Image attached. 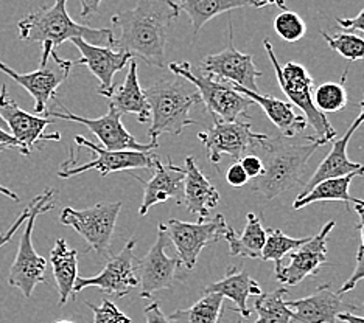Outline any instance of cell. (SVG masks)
<instances>
[{"label":"cell","mask_w":364,"mask_h":323,"mask_svg":"<svg viewBox=\"0 0 364 323\" xmlns=\"http://www.w3.org/2000/svg\"><path fill=\"white\" fill-rule=\"evenodd\" d=\"M181 14L173 0H137L134 8L112 16V25L120 31L114 36V50L139 56L153 67H165V47L168 30Z\"/></svg>","instance_id":"obj_1"},{"label":"cell","mask_w":364,"mask_h":323,"mask_svg":"<svg viewBox=\"0 0 364 323\" xmlns=\"http://www.w3.org/2000/svg\"><path fill=\"white\" fill-rule=\"evenodd\" d=\"M324 145L316 136L268 137L259 149L263 153V173L254 179L252 192L260 201L268 202L301 184L310 157Z\"/></svg>","instance_id":"obj_2"},{"label":"cell","mask_w":364,"mask_h":323,"mask_svg":"<svg viewBox=\"0 0 364 323\" xmlns=\"http://www.w3.org/2000/svg\"><path fill=\"white\" fill-rule=\"evenodd\" d=\"M18 28L23 43L50 44L53 48L72 38H82L92 44L106 40L107 45L114 40V33L109 28H90L73 22L68 13V0H55L53 5L30 13L19 21Z\"/></svg>","instance_id":"obj_3"},{"label":"cell","mask_w":364,"mask_h":323,"mask_svg":"<svg viewBox=\"0 0 364 323\" xmlns=\"http://www.w3.org/2000/svg\"><path fill=\"white\" fill-rule=\"evenodd\" d=\"M146 102L150 104L151 126L148 137L157 142L162 134L179 136L190 124L196 121L190 119V109L201 103V95L196 89L190 87L186 80H161L144 90Z\"/></svg>","instance_id":"obj_4"},{"label":"cell","mask_w":364,"mask_h":323,"mask_svg":"<svg viewBox=\"0 0 364 323\" xmlns=\"http://www.w3.org/2000/svg\"><path fill=\"white\" fill-rule=\"evenodd\" d=\"M263 45L267 48L269 61L276 70L280 89L284 90V94L289 99V103L297 106L304 112L305 119H307L310 126L316 132L318 138H321L322 142L326 143L333 142L335 137L338 136L336 131L327 120L324 112H321L313 103V78L310 77L309 70L305 69L304 65L294 61L287 62L282 67V65L279 64L274 48H272V44L268 39L263 40Z\"/></svg>","instance_id":"obj_5"},{"label":"cell","mask_w":364,"mask_h":323,"mask_svg":"<svg viewBox=\"0 0 364 323\" xmlns=\"http://www.w3.org/2000/svg\"><path fill=\"white\" fill-rule=\"evenodd\" d=\"M53 195V190L47 188L43 195L36 196L35 207H33L30 217L26 221V229L22 231L18 253H16L14 263L10 269V275H8V283H10V286L19 289L26 298H30L33 295V291H35L38 285L46 283L47 260L44 256H41L35 251V247H33V229H35L39 214L55 209Z\"/></svg>","instance_id":"obj_6"},{"label":"cell","mask_w":364,"mask_h":323,"mask_svg":"<svg viewBox=\"0 0 364 323\" xmlns=\"http://www.w3.org/2000/svg\"><path fill=\"white\" fill-rule=\"evenodd\" d=\"M168 69L196 87L201 95V102L213 119L232 121L240 117H246L247 109L254 104L252 99L237 92L230 82L223 84L209 75L195 73L190 62H170Z\"/></svg>","instance_id":"obj_7"},{"label":"cell","mask_w":364,"mask_h":323,"mask_svg":"<svg viewBox=\"0 0 364 323\" xmlns=\"http://www.w3.org/2000/svg\"><path fill=\"white\" fill-rule=\"evenodd\" d=\"M200 142L205 146L210 163L217 165L223 155H230L234 160H240L247 151H259L267 142L268 136L252 131L250 121L240 119L226 121L213 119V126L198 134Z\"/></svg>","instance_id":"obj_8"},{"label":"cell","mask_w":364,"mask_h":323,"mask_svg":"<svg viewBox=\"0 0 364 323\" xmlns=\"http://www.w3.org/2000/svg\"><path fill=\"white\" fill-rule=\"evenodd\" d=\"M161 224L176 248L181 264H184V268L188 270L196 266L198 256L203 248L218 243L228 229V222L223 214H217L212 219L200 218L198 222L170 219Z\"/></svg>","instance_id":"obj_9"},{"label":"cell","mask_w":364,"mask_h":323,"mask_svg":"<svg viewBox=\"0 0 364 323\" xmlns=\"http://www.w3.org/2000/svg\"><path fill=\"white\" fill-rule=\"evenodd\" d=\"M75 143L78 146L87 148L89 151L95 154V159L89 160L86 163L77 165L75 151H70V157L64 160L58 176L61 179H70L73 176H78L90 170H95L100 173V176H107V174L115 171H128V170H137V168H153L157 155L151 154V151H111L103 146H98L90 140L85 138L82 136L75 137Z\"/></svg>","instance_id":"obj_10"},{"label":"cell","mask_w":364,"mask_h":323,"mask_svg":"<svg viewBox=\"0 0 364 323\" xmlns=\"http://www.w3.org/2000/svg\"><path fill=\"white\" fill-rule=\"evenodd\" d=\"M122 202H103L85 210L65 207L60 214V221L63 226L72 227L85 238L90 251L105 255L111 246Z\"/></svg>","instance_id":"obj_11"},{"label":"cell","mask_w":364,"mask_h":323,"mask_svg":"<svg viewBox=\"0 0 364 323\" xmlns=\"http://www.w3.org/2000/svg\"><path fill=\"white\" fill-rule=\"evenodd\" d=\"M46 117H53L58 120H65V121H75L86 126L92 134L100 140L102 146L106 149H111V151H151V149L157 148V142L150 143H140L136 140V137L129 134L122 123V115L109 106V111L106 115L98 119H86L80 117L65 109L64 104L56 102V109H47L44 112Z\"/></svg>","instance_id":"obj_12"},{"label":"cell","mask_w":364,"mask_h":323,"mask_svg":"<svg viewBox=\"0 0 364 323\" xmlns=\"http://www.w3.org/2000/svg\"><path fill=\"white\" fill-rule=\"evenodd\" d=\"M73 67V61L63 60L56 50H52L50 58L41 62L39 69L30 73H18L10 65L0 61V70L18 82L35 99V114L43 115L47 111L48 102L56 97V90L68 80Z\"/></svg>","instance_id":"obj_13"},{"label":"cell","mask_w":364,"mask_h":323,"mask_svg":"<svg viewBox=\"0 0 364 323\" xmlns=\"http://www.w3.org/2000/svg\"><path fill=\"white\" fill-rule=\"evenodd\" d=\"M0 115L5 120L6 128H10L11 136L19 142L22 155H30L35 148L41 149L43 142L61 140L60 132L46 134V128L53 124L52 119L23 111L11 97H8L5 84L0 89Z\"/></svg>","instance_id":"obj_14"},{"label":"cell","mask_w":364,"mask_h":323,"mask_svg":"<svg viewBox=\"0 0 364 323\" xmlns=\"http://www.w3.org/2000/svg\"><path fill=\"white\" fill-rule=\"evenodd\" d=\"M136 241L131 239L122 251L107 260L103 270L95 277H77L75 286H73V295L81 292L86 288H98L100 291L114 295L117 298L127 297L132 289L139 286L137 270H136V256H134Z\"/></svg>","instance_id":"obj_15"},{"label":"cell","mask_w":364,"mask_h":323,"mask_svg":"<svg viewBox=\"0 0 364 323\" xmlns=\"http://www.w3.org/2000/svg\"><path fill=\"white\" fill-rule=\"evenodd\" d=\"M170 243L162 224L157 226V239L142 260L136 261V270L140 275V297L151 298L153 294L170 289L176 283V272L181 266L179 258L167 255Z\"/></svg>","instance_id":"obj_16"},{"label":"cell","mask_w":364,"mask_h":323,"mask_svg":"<svg viewBox=\"0 0 364 323\" xmlns=\"http://www.w3.org/2000/svg\"><path fill=\"white\" fill-rule=\"evenodd\" d=\"M229 45L220 53L205 56L201 62V70L220 80H228L230 84L243 86L254 92H259L257 78H262V72L255 67L251 55L242 53L234 45V31L229 28Z\"/></svg>","instance_id":"obj_17"},{"label":"cell","mask_w":364,"mask_h":323,"mask_svg":"<svg viewBox=\"0 0 364 323\" xmlns=\"http://www.w3.org/2000/svg\"><path fill=\"white\" fill-rule=\"evenodd\" d=\"M335 221L327 222L316 236L289 252V264L274 269L279 283L294 286L310 275H316L327 263V241L330 231L335 229Z\"/></svg>","instance_id":"obj_18"},{"label":"cell","mask_w":364,"mask_h":323,"mask_svg":"<svg viewBox=\"0 0 364 323\" xmlns=\"http://www.w3.org/2000/svg\"><path fill=\"white\" fill-rule=\"evenodd\" d=\"M70 43L78 48L81 58L73 61V65H85L94 77L100 81V87L97 92L103 97H109L114 87V77L129 64L132 56L127 52L114 50L112 47H100L87 43L82 38H72Z\"/></svg>","instance_id":"obj_19"},{"label":"cell","mask_w":364,"mask_h":323,"mask_svg":"<svg viewBox=\"0 0 364 323\" xmlns=\"http://www.w3.org/2000/svg\"><path fill=\"white\" fill-rule=\"evenodd\" d=\"M134 177L144 185L142 204L139 207L140 217H145L153 205L171 201V199L178 204H182L186 170L176 167V165L171 162V159L164 163L161 162L159 157H157L154 162V174L148 182L137 176Z\"/></svg>","instance_id":"obj_20"},{"label":"cell","mask_w":364,"mask_h":323,"mask_svg":"<svg viewBox=\"0 0 364 323\" xmlns=\"http://www.w3.org/2000/svg\"><path fill=\"white\" fill-rule=\"evenodd\" d=\"M285 302L293 311V323H336L344 308L341 294L333 291L332 283L321 285L309 297Z\"/></svg>","instance_id":"obj_21"},{"label":"cell","mask_w":364,"mask_h":323,"mask_svg":"<svg viewBox=\"0 0 364 323\" xmlns=\"http://www.w3.org/2000/svg\"><path fill=\"white\" fill-rule=\"evenodd\" d=\"M184 170L186 180L182 204L187 207L190 213L196 214L198 218H209L210 212L218 205L220 201L218 190L210 184V180L198 168L195 157H187Z\"/></svg>","instance_id":"obj_22"},{"label":"cell","mask_w":364,"mask_h":323,"mask_svg":"<svg viewBox=\"0 0 364 323\" xmlns=\"http://www.w3.org/2000/svg\"><path fill=\"white\" fill-rule=\"evenodd\" d=\"M232 87L237 92L243 94L245 97L252 99L254 103H257L262 107V111L267 114V117L272 121V124H276V128L280 131L282 136L296 137L299 132L305 131V128H307V119L302 117V115H297L293 109L291 103L282 102V99L271 95H262L243 86L232 84Z\"/></svg>","instance_id":"obj_23"},{"label":"cell","mask_w":364,"mask_h":323,"mask_svg":"<svg viewBox=\"0 0 364 323\" xmlns=\"http://www.w3.org/2000/svg\"><path fill=\"white\" fill-rule=\"evenodd\" d=\"M355 131L357 129L350 126L341 138L335 140L330 153L327 154L326 159L319 163V167L313 173V176L310 177L307 184H305L302 192L297 195V197H302L307 195L314 185L319 184L321 180L347 176V174L350 173H358L360 176H364V165L352 162L349 157H347V143H349V140L353 136Z\"/></svg>","instance_id":"obj_24"},{"label":"cell","mask_w":364,"mask_h":323,"mask_svg":"<svg viewBox=\"0 0 364 323\" xmlns=\"http://www.w3.org/2000/svg\"><path fill=\"white\" fill-rule=\"evenodd\" d=\"M107 99H109V106H112L122 117L128 114H136L140 123H146L151 119L150 104H148L144 90L139 84L137 62L134 60L129 61V70L125 81L112 87V92Z\"/></svg>","instance_id":"obj_25"},{"label":"cell","mask_w":364,"mask_h":323,"mask_svg":"<svg viewBox=\"0 0 364 323\" xmlns=\"http://www.w3.org/2000/svg\"><path fill=\"white\" fill-rule=\"evenodd\" d=\"M205 292H218L221 295L228 297L229 300L235 303L234 308L228 311L238 312L243 319L251 317V311L247 308V298L251 295H260L262 288L254 278L250 277V273L245 270H238L237 268H230L226 273V277L212 283L203 289V294Z\"/></svg>","instance_id":"obj_26"},{"label":"cell","mask_w":364,"mask_h":323,"mask_svg":"<svg viewBox=\"0 0 364 323\" xmlns=\"http://www.w3.org/2000/svg\"><path fill=\"white\" fill-rule=\"evenodd\" d=\"M50 264L53 269V277L56 281L60 302L58 305L64 306L73 295V286L78 277V252L70 248L65 239L60 238L50 252Z\"/></svg>","instance_id":"obj_27"},{"label":"cell","mask_w":364,"mask_h":323,"mask_svg":"<svg viewBox=\"0 0 364 323\" xmlns=\"http://www.w3.org/2000/svg\"><path fill=\"white\" fill-rule=\"evenodd\" d=\"M229 244V253L232 256H245V258L260 260L262 248L267 241V230L263 229L262 221L252 212L247 213L246 227L242 234L228 226L225 236Z\"/></svg>","instance_id":"obj_28"},{"label":"cell","mask_w":364,"mask_h":323,"mask_svg":"<svg viewBox=\"0 0 364 323\" xmlns=\"http://www.w3.org/2000/svg\"><path fill=\"white\" fill-rule=\"evenodd\" d=\"M173 2L179 6L181 11L187 13L195 36L205 23L217 16L237 8L254 6V0H173Z\"/></svg>","instance_id":"obj_29"},{"label":"cell","mask_w":364,"mask_h":323,"mask_svg":"<svg viewBox=\"0 0 364 323\" xmlns=\"http://www.w3.org/2000/svg\"><path fill=\"white\" fill-rule=\"evenodd\" d=\"M357 176H360L358 173H350L347 174V176L321 180L319 184L314 185L307 195L294 199L293 210H301L310 204L326 202V201H341L347 205V210H349V204L352 201V196L349 195V187L352 184L353 177Z\"/></svg>","instance_id":"obj_30"},{"label":"cell","mask_w":364,"mask_h":323,"mask_svg":"<svg viewBox=\"0 0 364 323\" xmlns=\"http://www.w3.org/2000/svg\"><path fill=\"white\" fill-rule=\"evenodd\" d=\"M225 295L218 292H205L188 310L175 311L168 317L170 322L176 323H218L223 312Z\"/></svg>","instance_id":"obj_31"},{"label":"cell","mask_w":364,"mask_h":323,"mask_svg":"<svg viewBox=\"0 0 364 323\" xmlns=\"http://www.w3.org/2000/svg\"><path fill=\"white\" fill-rule=\"evenodd\" d=\"M288 288H277L269 294H260L254 308L259 314L255 323H293V311L288 308L285 297Z\"/></svg>","instance_id":"obj_32"},{"label":"cell","mask_w":364,"mask_h":323,"mask_svg":"<svg viewBox=\"0 0 364 323\" xmlns=\"http://www.w3.org/2000/svg\"><path fill=\"white\" fill-rule=\"evenodd\" d=\"M311 236L304 238H291L285 235L282 230L279 229H269L267 230V241L262 248L260 260L263 261H274L276 269L282 266L284 256L289 252L296 251L297 247L307 243Z\"/></svg>","instance_id":"obj_33"},{"label":"cell","mask_w":364,"mask_h":323,"mask_svg":"<svg viewBox=\"0 0 364 323\" xmlns=\"http://www.w3.org/2000/svg\"><path fill=\"white\" fill-rule=\"evenodd\" d=\"M346 75L347 70L344 72L341 82H322V84L314 90L313 103L321 112L333 114L343 111L347 106L349 98H347V90L344 87Z\"/></svg>","instance_id":"obj_34"},{"label":"cell","mask_w":364,"mask_h":323,"mask_svg":"<svg viewBox=\"0 0 364 323\" xmlns=\"http://www.w3.org/2000/svg\"><path fill=\"white\" fill-rule=\"evenodd\" d=\"M321 36L326 39L328 47L349 61H364V38L352 33H338V35H327L321 31Z\"/></svg>","instance_id":"obj_35"},{"label":"cell","mask_w":364,"mask_h":323,"mask_svg":"<svg viewBox=\"0 0 364 323\" xmlns=\"http://www.w3.org/2000/svg\"><path fill=\"white\" fill-rule=\"evenodd\" d=\"M274 30L287 43H296L304 38L307 27L305 22L294 11L284 10L274 19Z\"/></svg>","instance_id":"obj_36"},{"label":"cell","mask_w":364,"mask_h":323,"mask_svg":"<svg viewBox=\"0 0 364 323\" xmlns=\"http://www.w3.org/2000/svg\"><path fill=\"white\" fill-rule=\"evenodd\" d=\"M94 312V323H131V319L123 314L111 300H103L100 306L86 303Z\"/></svg>","instance_id":"obj_37"},{"label":"cell","mask_w":364,"mask_h":323,"mask_svg":"<svg viewBox=\"0 0 364 323\" xmlns=\"http://www.w3.org/2000/svg\"><path fill=\"white\" fill-rule=\"evenodd\" d=\"M35 202H36V197L33 199V201L26 207V210H23V212L19 214V217L16 218V221L11 224L10 229L5 230L4 234H0V247H4L6 243L11 241L13 236L16 235V231H18V230L21 229L22 224L28 219L30 213H31V210H33V207H35Z\"/></svg>","instance_id":"obj_38"},{"label":"cell","mask_w":364,"mask_h":323,"mask_svg":"<svg viewBox=\"0 0 364 323\" xmlns=\"http://www.w3.org/2000/svg\"><path fill=\"white\" fill-rule=\"evenodd\" d=\"M361 280H364V252H361L358 248L357 252V266H355V270L352 272V275L349 277V280L346 281V283L339 288L338 294H346L352 291V289L357 286V283H360Z\"/></svg>","instance_id":"obj_39"},{"label":"cell","mask_w":364,"mask_h":323,"mask_svg":"<svg viewBox=\"0 0 364 323\" xmlns=\"http://www.w3.org/2000/svg\"><path fill=\"white\" fill-rule=\"evenodd\" d=\"M226 180L229 185H232L234 188H242L245 187L247 182H250V176H247L246 171L243 170L242 163L235 162L234 165H230L226 171Z\"/></svg>","instance_id":"obj_40"},{"label":"cell","mask_w":364,"mask_h":323,"mask_svg":"<svg viewBox=\"0 0 364 323\" xmlns=\"http://www.w3.org/2000/svg\"><path fill=\"white\" fill-rule=\"evenodd\" d=\"M238 162L242 163V167L246 171L247 176H250V179H257L263 173V160L259 155L246 154Z\"/></svg>","instance_id":"obj_41"},{"label":"cell","mask_w":364,"mask_h":323,"mask_svg":"<svg viewBox=\"0 0 364 323\" xmlns=\"http://www.w3.org/2000/svg\"><path fill=\"white\" fill-rule=\"evenodd\" d=\"M145 320L146 323H170L168 317H165L161 305L157 302H153L145 308Z\"/></svg>","instance_id":"obj_42"},{"label":"cell","mask_w":364,"mask_h":323,"mask_svg":"<svg viewBox=\"0 0 364 323\" xmlns=\"http://www.w3.org/2000/svg\"><path fill=\"white\" fill-rule=\"evenodd\" d=\"M338 27L350 31H363L364 33V10L360 11L358 16H355L352 19H336Z\"/></svg>","instance_id":"obj_43"},{"label":"cell","mask_w":364,"mask_h":323,"mask_svg":"<svg viewBox=\"0 0 364 323\" xmlns=\"http://www.w3.org/2000/svg\"><path fill=\"white\" fill-rule=\"evenodd\" d=\"M80 2H81V18L86 19L100 11V5L103 0H80Z\"/></svg>","instance_id":"obj_44"},{"label":"cell","mask_w":364,"mask_h":323,"mask_svg":"<svg viewBox=\"0 0 364 323\" xmlns=\"http://www.w3.org/2000/svg\"><path fill=\"white\" fill-rule=\"evenodd\" d=\"M8 148L19 149V142L11 134H8L4 128H0V151H4V149H8Z\"/></svg>","instance_id":"obj_45"},{"label":"cell","mask_w":364,"mask_h":323,"mask_svg":"<svg viewBox=\"0 0 364 323\" xmlns=\"http://www.w3.org/2000/svg\"><path fill=\"white\" fill-rule=\"evenodd\" d=\"M267 5H277L280 10H287L285 0H254V8H263Z\"/></svg>","instance_id":"obj_46"},{"label":"cell","mask_w":364,"mask_h":323,"mask_svg":"<svg viewBox=\"0 0 364 323\" xmlns=\"http://www.w3.org/2000/svg\"><path fill=\"white\" fill-rule=\"evenodd\" d=\"M338 320H341L344 323H364V317L355 316L352 312H339Z\"/></svg>","instance_id":"obj_47"},{"label":"cell","mask_w":364,"mask_h":323,"mask_svg":"<svg viewBox=\"0 0 364 323\" xmlns=\"http://www.w3.org/2000/svg\"><path fill=\"white\" fill-rule=\"evenodd\" d=\"M360 115L357 117V120H355L353 123H352V126L355 128V129H358L361 124L364 123V95H363V99H361V103H360Z\"/></svg>","instance_id":"obj_48"},{"label":"cell","mask_w":364,"mask_h":323,"mask_svg":"<svg viewBox=\"0 0 364 323\" xmlns=\"http://www.w3.org/2000/svg\"><path fill=\"white\" fill-rule=\"evenodd\" d=\"M0 195H4L5 197L11 199V201H14V202H19V196L16 195L14 192H11V190H8L6 187H4V185H0Z\"/></svg>","instance_id":"obj_49"},{"label":"cell","mask_w":364,"mask_h":323,"mask_svg":"<svg viewBox=\"0 0 364 323\" xmlns=\"http://www.w3.org/2000/svg\"><path fill=\"white\" fill-rule=\"evenodd\" d=\"M358 217H360V222L357 224V229L360 230V234H361V246H360V251L364 252V214H363V213H358Z\"/></svg>","instance_id":"obj_50"},{"label":"cell","mask_w":364,"mask_h":323,"mask_svg":"<svg viewBox=\"0 0 364 323\" xmlns=\"http://www.w3.org/2000/svg\"><path fill=\"white\" fill-rule=\"evenodd\" d=\"M355 204V212L357 213H363L364 214V199H357V197H352V201Z\"/></svg>","instance_id":"obj_51"},{"label":"cell","mask_w":364,"mask_h":323,"mask_svg":"<svg viewBox=\"0 0 364 323\" xmlns=\"http://www.w3.org/2000/svg\"><path fill=\"white\" fill-rule=\"evenodd\" d=\"M0 128H6V123H5V120L2 119V115H0Z\"/></svg>","instance_id":"obj_52"},{"label":"cell","mask_w":364,"mask_h":323,"mask_svg":"<svg viewBox=\"0 0 364 323\" xmlns=\"http://www.w3.org/2000/svg\"><path fill=\"white\" fill-rule=\"evenodd\" d=\"M55 323H75V322H70V320H58Z\"/></svg>","instance_id":"obj_53"}]
</instances>
